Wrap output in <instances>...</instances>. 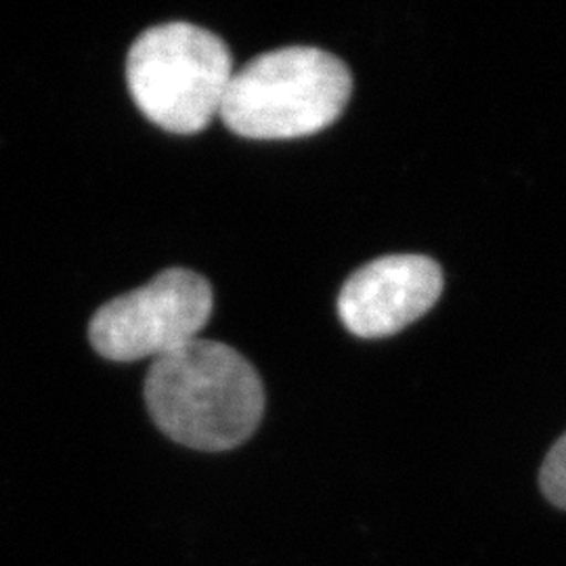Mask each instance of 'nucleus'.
Listing matches in <instances>:
<instances>
[{
	"instance_id": "obj_1",
	"label": "nucleus",
	"mask_w": 566,
	"mask_h": 566,
	"mask_svg": "<svg viewBox=\"0 0 566 566\" xmlns=\"http://www.w3.org/2000/svg\"><path fill=\"white\" fill-rule=\"evenodd\" d=\"M145 403L175 443L229 451L245 443L263 420V380L235 348L198 338L154 361Z\"/></svg>"
},
{
	"instance_id": "obj_2",
	"label": "nucleus",
	"mask_w": 566,
	"mask_h": 566,
	"mask_svg": "<svg viewBox=\"0 0 566 566\" xmlns=\"http://www.w3.org/2000/svg\"><path fill=\"white\" fill-rule=\"evenodd\" d=\"M350 93L353 76L336 55L315 46H285L233 72L221 118L245 139H298L338 120Z\"/></svg>"
},
{
	"instance_id": "obj_3",
	"label": "nucleus",
	"mask_w": 566,
	"mask_h": 566,
	"mask_svg": "<svg viewBox=\"0 0 566 566\" xmlns=\"http://www.w3.org/2000/svg\"><path fill=\"white\" fill-rule=\"evenodd\" d=\"M233 72L229 46L185 21L145 30L126 57L133 102L147 120L175 135H196L221 116Z\"/></svg>"
},
{
	"instance_id": "obj_4",
	"label": "nucleus",
	"mask_w": 566,
	"mask_h": 566,
	"mask_svg": "<svg viewBox=\"0 0 566 566\" xmlns=\"http://www.w3.org/2000/svg\"><path fill=\"white\" fill-rule=\"evenodd\" d=\"M212 287L189 269H166L151 282L103 304L88 325L93 348L109 361H154L200 338L212 315Z\"/></svg>"
},
{
	"instance_id": "obj_5",
	"label": "nucleus",
	"mask_w": 566,
	"mask_h": 566,
	"mask_svg": "<svg viewBox=\"0 0 566 566\" xmlns=\"http://www.w3.org/2000/svg\"><path fill=\"white\" fill-rule=\"evenodd\" d=\"M443 294V271L422 254H390L344 282L338 315L359 338H386L418 322Z\"/></svg>"
},
{
	"instance_id": "obj_6",
	"label": "nucleus",
	"mask_w": 566,
	"mask_h": 566,
	"mask_svg": "<svg viewBox=\"0 0 566 566\" xmlns=\"http://www.w3.org/2000/svg\"><path fill=\"white\" fill-rule=\"evenodd\" d=\"M539 485L549 504L566 510V432L547 451L539 470Z\"/></svg>"
}]
</instances>
